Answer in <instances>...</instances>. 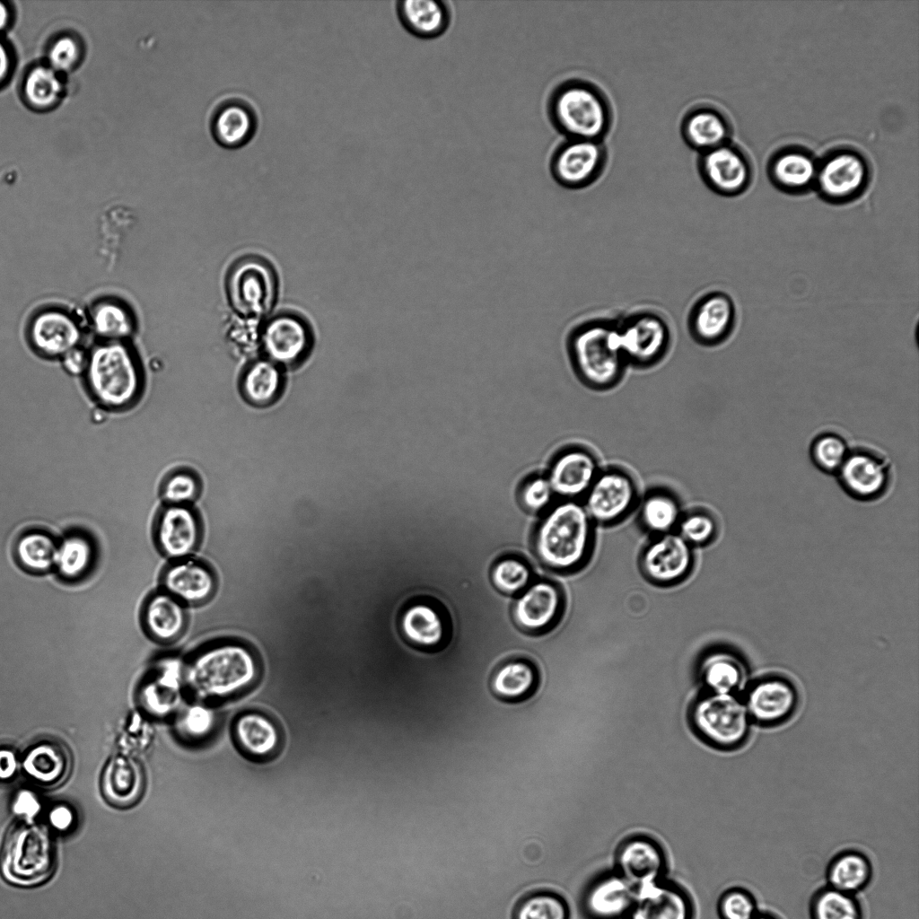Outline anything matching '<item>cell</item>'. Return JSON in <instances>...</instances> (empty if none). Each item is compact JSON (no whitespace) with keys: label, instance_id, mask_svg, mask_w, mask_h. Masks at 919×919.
<instances>
[{"label":"cell","instance_id":"obj_1","mask_svg":"<svg viewBox=\"0 0 919 919\" xmlns=\"http://www.w3.org/2000/svg\"><path fill=\"white\" fill-rule=\"evenodd\" d=\"M595 524L580 500L556 501L537 526L533 548L547 568L573 572L588 561L594 545Z\"/></svg>","mask_w":919,"mask_h":919},{"label":"cell","instance_id":"obj_2","mask_svg":"<svg viewBox=\"0 0 919 919\" xmlns=\"http://www.w3.org/2000/svg\"><path fill=\"white\" fill-rule=\"evenodd\" d=\"M547 113L565 138L604 141L614 124L613 104L605 90L578 76L555 85L547 98Z\"/></svg>","mask_w":919,"mask_h":919},{"label":"cell","instance_id":"obj_3","mask_svg":"<svg viewBox=\"0 0 919 919\" xmlns=\"http://www.w3.org/2000/svg\"><path fill=\"white\" fill-rule=\"evenodd\" d=\"M566 350L575 374L592 389L616 386L628 365L617 320L609 319H591L576 325L567 336Z\"/></svg>","mask_w":919,"mask_h":919},{"label":"cell","instance_id":"obj_4","mask_svg":"<svg viewBox=\"0 0 919 919\" xmlns=\"http://www.w3.org/2000/svg\"><path fill=\"white\" fill-rule=\"evenodd\" d=\"M258 674L259 664L250 649L224 643L199 652L185 665V685L201 702L223 699L250 687Z\"/></svg>","mask_w":919,"mask_h":919},{"label":"cell","instance_id":"obj_5","mask_svg":"<svg viewBox=\"0 0 919 919\" xmlns=\"http://www.w3.org/2000/svg\"><path fill=\"white\" fill-rule=\"evenodd\" d=\"M85 374L92 396L109 408L128 407L142 389L137 361L122 342H105L89 353Z\"/></svg>","mask_w":919,"mask_h":919},{"label":"cell","instance_id":"obj_6","mask_svg":"<svg viewBox=\"0 0 919 919\" xmlns=\"http://www.w3.org/2000/svg\"><path fill=\"white\" fill-rule=\"evenodd\" d=\"M689 719L697 738L724 753L743 748L753 724L742 698L732 693L705 692L692 705Z\"/></svg>","mask_w":919,"mask_h":919},{"label":"cell","instance_id":"obj_7","mask_svg":"<svg viewBox=\"0 0 919 919\" xmlns=\"http://www.w3.org/2000/svg\"><path fill=\"white\" fill-rule=\"evenodd\" d=\"M56 866L54 845L44 827L17 822L5 835L0 852V872L8 883L31 887L47 880Z\"/></svg>","mask_w":919,"mask_h":919},{"label":"cell","instance_id":"obj_8","mask_svg":"<svg viewBox=\"0 0 919 919\" xmlns=\"http://www.w3.org/2000/svg\"><path fill=\"white\" fill-rule=\"evenodd\" d=\"M872 176L869 158L851 145H838L818 158L814 189L826 202L844 205L859 198Z\"/></svg>","mask_w":919,"mask_h":919},{"label":"cell","instance_id":"obj_9","mask_svg":"<svg viewBox=\"0 0 919 919\" xmlns=\"http://www.w3.org/2000/svg\"><path fill=\"white\" fill-rule=\"evenodd\" d=\"M557 894L582 919H626L635 900V887L613 870L594 877L582 891L565 886Z\"/></svg>","mask_w":919,"mask_h":919},{"label":"cell","instance_id":"obj_10","mask_svg":"<svg viewBox=\"0 0 919 919\" xmlns=\"http://www.w3.org/2000/svg\"><path fill=\"white\" fill-rule=\"evenodd\" d=\"M621 348L627 364L648 368L667 355L671 329L667 319L652 310L635 311L617 320Z\"/></svg>","mask_w":919,"mask_h":919},{"label":"cell","instance_id":"obj_11","mask_svg":"<svg viewBox=\"0 0 919 919\" xmlns=\"http://www.w3.org/2000/svg\"><path fill=\"white\" fill-rule=\"evenodd\" d=\"M609 160L604 141L564 138L549 159V171L561 187L578 190L597 182Z\"/></svg>","mask_w":919,"mask_h":919},{"label":"cell","instance_id":"obj_12","mask_svg":"<svg viewBox=\"0 0 919 919\" xmlns=\"http://www.w3.org/2000/svg\"><path fill=\"white\" fill-rule=\"evenodd\" d=\"M637 500L638 487L632 475L610 467L600 469L582 502L595 525L608 526L628 516Z\"/></svg>","mask_w":919,"mask_h":919},{"label":"cell","instance_id":"obj_13","mask_svg":"<svg viewBox=\"0 0 919 919\" xmlns=\"http://www.w3.org/2000/svg\"><path fill=\"white\" fill-rule=\"evenodd\" d=\"M836 474L846 494L863 502L882 497L892 481V468L888 456L877 447L867 444L851 446Z\"/></svg>","mask_w":919,"mask_h":919},{"label":"cell","instance_id":"obj_14","mask_svg":"<svg viewBox=\"0 0 919 919\" xmlns=\"http://www.w3.org/2000/svg\"><path fill=\"white\" fill-rule=\"evenodd\" d=\"M696 170L711 191L727 197L746 192L754 177L750 157L731 141L698 153Z\"/></svg>","mask_w":919,"mask_h":919},{"label":"cell","instance_id":"obj_15","mask_svg":"<svg viewBox=\"0 0 919 919\" xmlns=\"http://www.w3.org/2000/svg\"><path fill=\"white\" fill-rule=\"evenodd\" d=\"M228 293L234 309L245 316H261L272 307L276 294V275L270 265L256 257L239 260L228 276Z\"/></svg>","mask_w":919,"mask_h":919},{"label":"cell","instance_id":"obj_16","mask_svg":"<svg viewBox=\"0 0 919 919\" xmlns=\"http://www.w3.org/2000/svg\"><path fill=\"white\" fill-rule=\"evenodd\" d=\"M741 698L753 723L775 727L792 717L799 705L800 694L790 678L769 674L750 682Z\"/></svg>","mask_w":919,"mask_h":919},{"label":"cell","instance_id":"obj_17","mask_svg":"<svg viewBox=\"0 0 919 919\" xmlns=\"http://www.w3.org/2000/svg\"><path fill=\"white\" fill-rule=\"evenodd\" d=\"M693 565V547L676 531L653 536L640 556L643 575L660 585L679 582L688 575Z\"/></svg>","mask_w":919,"mask_h":919},{"label":"cell","instance_id":"obj_18","mask_svg":"<svg viewBox=\"0 0 919 919\" xmlns=\"http://www.w3.org/2000/svg\"><path fill=\"white\" fill-rule=\"evenodd\" d=\"M736 318V306L731 296L723 291H711L692 305L687 316L688 332L697 344L716 346L731 337Z\"/></svg>","mask_w":919,"mask_h":919},{"label":"cell","instance_id":"obj_19","mask_svg":"<svg viewBox=\"0 0 919 919\" xmlns=\"http://www.w3.org/2000/svg\"><path fill=\"white\" fill-rule=\"evenodd\" d=\"M184 686V663L177 657L161 659L139 687V704L147 714L156 718L166 717L179 708Z\"/></svg>","mask_w":919,"mask_h":919},{"label":"cell","instance_id":"obj_20","mask_svg":"<svg viewBox=\"0 0 919 919\" xmlns=\"http://www.w3.org/2000/svg\"><path fill=\"white\" fill-rule=\"evenodd\" d=\"M600 469L591 451L583 446L571 445L555 456L546 476L556 497L582 501Z\"/></svg>","mask_w":919,"mask_h":919},{"label":"cell","instance_id":"obj_21","mask_svg":"<svg viewBox=\"0 0 919 919\" xmlns=\"http://www.w3.org/2000/svg\"><path fill=\"white\" fill-rule=\"evenodd\" d=\"M564 608L559 586L549 580H538L518 594L512 606V618L521 630L538 634L549 629Z\"/></svg>","mask_w":919,"mask_h":919},{"label":"cell","instance_id":"obj_22","mask_svg":"<svg viewBox=\"0 0 919 919\" xmlns=\"http://www.w3.org/2000/svg\"><path fill=\"white\" fill-rule=\"evenodd\" d=\"M679 133L687 147L701 153L730 142L733 127L729 115L720 106L698 101L683 113Z\"/></svg>","mask_w":919,"mask_h":919},{"label":"cell","instance_id":"obj_23","mask_svg":"<svg viewBox=\"0 0 919 919\" xmlns=\"http://www.w3.org/2000/svg\"><path fill=\"white\" fill-rule=\"evenodd\" d=\"M614 868L636 888L663 879L666 859L656 841L635 835L625 838L617 846Z\"/></svg>","mask_w":919,"mask_h":919},{"label":"cell","instance_id":"obj_24","mask_svg":"<svg viewBox=\"0 0 919 919\" xmlns=\"http://www.w3.org/2000/svg\"><path fill=\"white\" fill-rule=\"evenodd\" d=\"M818 158L801 145L782 146L774 152L767 162V175L781 192L801 195L814 188Z\"/></svg>","mask_w":919,"mask_h":919},{"label":"cell","instance_id":"obj_25","mask_svg":"<svg viewBox=\"0 0 919 919\" xmlns=\"http://www.w3.org/2000/svg\"><path fill=\"white\" fill-rule=\"evenodd\" d=\"M626 919H695L688 896L678 886L660 880L635 888Z\"/></svg>","mask_w":919,"mask_h":919},{"label":"cell","instance_id":"obj_26","mask_svg":"<svg viewBox=\"0 0 919 919\" xmlns=\"http://www.w3.org/2000/svg\"><path fill=\"white\" fill-rule=\"evenodd\" d=\"M200 533L198 519L188 505L168 504L158 517L156 541L170 558H187L197 547Z\"/></svg>","mask_w":919,"mask_h":919},{"label":"cell","instance_id":"obj_27","mask_svg":"<svg viewBox=\"0 0 919 919\" xmlns=\"http://www.w3.org/2000/svg\"><path fill=\"white\" fill-rule=\"evenodd\" d=\"M29 338L36 351L48 357H62L78 346L81 329L74 317L66 311L50 309L33 317Z\"/></svg>","mask_w":919,"mask_h":919},{"label":"cell","instance_id":"obj_28","mask_svg":"<svg viewBox=\"0 0 919 919\" xmlns=\"http://www.w3.org/2000/svg\"><path fill=\"white\" fill-rule=\"evenodd\" d=\"M257 125L255 109L238 96L219 101L210 116L212 136L226 148H237L247 144L254 136Z\"/></svg>","mask_w":919,"mask_h":919},{"label":"cell","instance_id":"obj_29","mask_svg":"<svg viewBox=\"0 0 919 919\" xmlns=\"http://www.w3.org/2000/svg\"><path fill=\"white\" fill-rule=\"evenodd\" d=\"M311 332L298 317L284 314L273 318L263 331V346L269 358L291 365L302 359L311 346Z\"/></svg>","mask_w":919,"mask_h":919},{"label":"cell","instance_id":"obj_30","mask_svg":"<svg viewBox=\"0 0 919 919\" xmlns=\"http://www.w3.org/2000/svg\"><path fill=\"white\" fill-rule=\"evenodd\" d=\"M163 590L187 604L207 600L215 590V578L203 563L184 558L169 565L162 574Z\"/></svg>","mask_w":919,"mask_h":919},{"label":"cell","instance_id":"obj_31","mask_svg":"<svg viewBox=\"0 0 919 919\" xmlns=\"http://www.w3.org/2000/svg\"><path fill=\"white\" fill-rule=\"evenodd\" d=\"M22 763L26 775L34 783L54 788L62 784L69 776L72 757L63 743L45 740L29 748Z\"/></svg>","mask_w":919,"mask_h":919},{"label":"cell","instance_id":"obj_32","mask_svg":"<svg viewBox=\"0 0 919 919\" xmlns=\"http://www.w3.org/2000/svg\"><path fill=\"white\" fill-rule=\"evenodd\" d=\"M145 777L141 765L128 757L109 760L102 773L101 787L108 802L118 808H128L144 793Z\"/></svg>","mask_w":919,"mask_h":919},{"label":"cell","instance_id":"obj_33","mask_svg":"<svg viewBox=\"0 0 919 919\" xmlns=\"http://www.w3.org/2000/svg\"><path fill=\"white\" fill-rule=\"evenodd\" d=\"M399 628L408 643L423 649L441 646L447 634L442 612L425 601H416L403 610Z\"/></svg>","mask_w":919,"mask_h":919},{"label":"cell","instance_id":"obj_34","mask_svg":"<svg viewBox=\"0 0 919 919\" xmlns=\"http://www.w3.org/2000/svg\"><path fill=\"white\" fill-rule=\"evenodd\" d=\"M698 678L705 692L736 694L746 681L744 661L730 650H713L698 665Z\"/></svg>","mask_w":919,"mask_h":919},{"label":"cell","instance_id":"obj_35","mask_svg":"<svg viewBox=\"0 0 919 919\" xmlns=\"http://www.w3.org/2000/svg\"><path fill=\"white\" fill-rule=\"evenodd\" d=\"M147 633L156 641L170 643L184 632L187 615L183 603L164 590L151 595L143 609Z\"/></svg>","mask_w":919,"mask_h":919},{"label":"cell","instance_id":"obj_36","mask_svg":"<svg viewBox=\"0 0 919 919\" xmlns=\"http://www.w3.org/2000/svg\"><path fill=\"white\" fill-rule=\"evenodd\" d=\"M873 864L863 851L846 848L837 852L827 862L826 884L838 890L857 895L873 878Z\"/></svg>","mask_w":919,"mask_h":919},{"label":"cell","instance_id":"obj_37","mask_svg":"<svg viewBox=\"0 0 919 919\" xmlns=\"http://www.w3.org/2000/svg\"><path fill=\"white\" fill-rule=\"evenodd\" d=\"M234 737L250 757L268 758L276 754L281 736L276 723L267 715L249 712L240 715L234 723Z\"/></svg>","mask_w":919,"mask_h":919},{"label":"cell","instance_id":"obj_38","mask_svg":"<svg viewBox=\"0 0 919 919\" xmlns=\"http://www.w3.org/2000/svg\"><path fill=\"white\" fill-rule=\"evenodd\" d=\"M397 13L402 25L422 39L442 35L451 21L448 6L437 0H404L398 2Z\"/></svg>","mask_w":919,"mask_h":919},{"label":"cell","instance_id":"obj_39","mask_svg":"<svg viewBox=\"0 0 919 919\" xmlns=\"http://www.w3.org/2000/svg\"><path fill=\"white\" fill-rule=\"evenodd\" d=\"M683 514L679 500L665 489H653L639 504L641 526L653 536L676 530Z\"/></svg>","mask_w":919,"mask_h":919},{"label":"cell","instance_id":"obj_40","mask_svg":"<svg viewBox=\"0 0 919 919\" xmlns=\"http://www.w3.org/2000/svg\"><path fill=\"white\" fill-rule=\"evenodd\" d=\"M65 85L60 73L47 63L32 66L22 83V95L25 103L35 110H48L61 101Z\"/></svg>","mask_w":919,"mask_h":919},{"label":"cell","instance_id":"obj_41","mask_svg":"<svg viewBox=\"0 0 919 919\" xmlns=\"http://www.w3.org/2000/svg\"><path fill=\"white\" fill-rule=\"evenodd\" d=\"M538 671L535 666L525 660H511L503 663L494 672L491 689L501 699L517 701L529 696L538 684Z\"/></svg>","mask_w":919,"mask_h":919},{"label":"cell","instance_id":"obj_42","mask_svg":"<svg viewBox=\"0 0 919 919\" xmlns=\"http://www.w3.org/2000/svg\"><path fill=\"white\" fill-rule=\"evenodd\" d=\"M94 547L90 538L80 532L69 533L57 541L54 569L66 580H77L91 568Z\"/></svg>","mask_w":919,"mask_h":919},{"label":"cell","instance_id":"obj_43","mask_svg":"<svg viewBox=\"0 0 919 919\" xmlns=\"http://www.w3.org/2000/svg\"><path fill=\"white\" fill-rule=\"evenodd\" d=\"M810 919H864V908L857 895L827 884L818 888L809 902Z\"/></svg>","mask_w":919,"mask_h":919},{"label":"cell","instance_id":"obj_44","mask_svg":"<svg viewBox=\"0 0 919 919\" xmlns=\"http://www.w3.org/2000/svg\"><path fill=\"white\" fill-rule=\"evenodd\" d=\"M57 541L48 533L31 530L23 533L15 543L14 554L20 565L32 573L54 569Z\"/></svg>","mask_w":919,"mask_h":919},{"label":"cell","instance_id":"obj_45","mask_svg":"<svg viewBox=\"0 0 919 919\" xmlns=\"http://www.w3.org/2000/svg\"><path fill=\"white\" fill-rule=\"evenodd\" d=\"M90 318L94 332L106 342H121L133 332L132 314L118 302H99L92 308Z\"/></svg>","mask_w":919,"mask_h":919},{"label":"cell","instance_id":"obj_46","mask_svg":"<svg viewBox=\"0 0 919 919\" xmlns=\"http://www.w3.org/2000/svg\"><path fill=\"white\" fill-rule=\"evenodd\" d=\"M282 388V375L277 367L268 361H258L244 372L241 389L245 398L252 404L265 406L272 403Z\"/></svg>","mask_w":919,"mask_h":919},{"label":"cell","instance_id":"obj_47","mask_svg":"<svg viewBox=\"0 0 919 919\" xmlns=\"http://www.w3.org/2000/svg\"><path fill=\"white\" fill-rule=\"evenodd\" d=\"M512 919H571L567 901L549 890L525 895L516 905Z\"/></svg>","mask_w":919,"mask_h":919},{"label":"cell","instance_id":"obj_48","mask_svg":"<svg viewBox=\"0 0 919 919\" xmlns=\"http://www.w3.org/2000/svg\"><path fill=\"white\" fill-rule=\"evenodd\" d=\"M850 449L848 439L841 432L826 430L818 433L811 442V460L820 470L836 474Z\"/></svg>","mask_w":919,"mask_h":919},{"label":"cell","instance_id":"obj_49","mask_svg":"<svg viewBox=\"0 0 919 919\" xmlns=\"http://www.w3.org/2000/svg\"><path fill=\"white\" fill-rule=\"evenodd\" d=\"M217 724V714L213 707L197 702L182 708L177 717V733L186 740L200 741L208 738Z\"/></svg>","mask_w":919,"mask_h":919},{"label":"cell","instance_id":"obj_50","mask_svg":"<svg viewBox=\"0 0 919 919\" xmlns=\"http://www.w3.org/2000/svg\"><path fill=\"white\" fill-rule=\"evenodd\" d=\"M758 911L754 893L741 885L725 886L716 898L718 919H751Z\"/></svg>","mask_w":919,"mask_h":919},{"label":"cell","instance_id":"obj_51","mask_svg":"<svg viewBox=\"0 0 919 919\" xmlns=\"http://www.w3.org/2000/svg\"><path fill=\"white\" fill-rule=\"evenodd\" d=\"M719 521L710 511L696 509L683 512L676 532L689 545L705 546L713 542L719 533Z\"/></svg>","mask_w":919,"mask_h":919},{"label":"cell","instance_id":"obj_52","mask_svg":"<svg viewBox=\"0 0 919 919\" xmlns=\"http://www.w3.org/2000/svg\"><path fill=\"white\" fill-rule=\"evenodd\" d=\"M532 572L529 565L517 557H504L497 561L491 570L493 585L505 594H519L531 582Z\"/></svg>","mask_w":919,"mask_h":919},{"label":"cell","instance_id":"obj_53","mask_svg":"<svg viewBox=\"0 0 919 919\" xmlns=\"http://www.w3.org/2000/svg\"><path fill=\"white\" fill-rule=\"evenodd\" d=\"M46 56L47 64L61 74L71 71L80 63L83 47L74 36L63 34L48 45Z\"/></svg>","mask_w":919,"mask_h":919},{"label":"cell","instance_id":"obj_54","mask_svg":"<svg viewBox=\"0 0 919 919\" xmlns=\"http://www.w3.org/2000/svg\"><path fill=\"white\" fill-rule=\"evenodd\" d=\"M197 477L188 471L171 474L164 482L162 495L167 504L187 505L199 494Z\"/></svg>","mask_w":919,"mask_h":919},{"label":"cell","instance_id":"obj_55","mask_svg":"<svg viewBox=\"0 0 919 919\" xmlns=\"http://www.w3.org/2000/svg\"><path fill=\"white\" fill-rule=\"evenodd\" d=\"M556 494L547 476L528 480L521 492V503L530 512H546L556 502Z\"/></svg>","mask_w":919,"mask_h":919},{"label":"cell","instance_id":"obj_56","mask_svg":"<svg viewBox=\"0 0 919 919\" xmlns=\"http://www.w3.org/2000/svg\"><path fill=\"white\" fill-rule=\"evenodd\" d=\"M61 358L63 366L68 373L73 375L85 373L89 362V353H86L81 347L77 346L70 350Z\"/></svg>","mask_w":919,"mask_h":919},{"label":"cell","instance_id":"obj_57","mask_svg":"<svg viewBox=\"0 0 919 919\" xmlns=\"http://www.w3.org/2000/svg\"><path fill=\"white\" fill-rule=\"evenodd\" d=\"M14 54L10 44L0 36V89L11 78L14 67Z\"/></svg>","mask_w":919,"mask_h":919},{"label":"cell","instance_id":"obj_58","mask_svg":"<svg viewBox=\"0 0 919 919\" xmlns=\"http://www.w3.org/2000/svg\"><path fill=\"white\" fill-rule=\"evenodd\" d=\"M17 769V757L8 748H0V781L10 780Z\"/></svg>","mask_w":919,"mask_h":919},{"label":"cell","instance_id":"obj_59","mask_svg":"<svg viewBox=\"0 0 919 919\" xmlns=\"http://www.w3.org/2000/svg\"><path fill=\"white\" fill-rule=\"evenodd\" d=\"M49 820L57 829L65 830L72 825L74 815L66 806H57L50 811Z\"/></svg>","mask_w":919,"mask_h":919},{"label":"cell","instance_id":"obj_60","mask_svg":"<svg viewBox=\"0 0 919 919\" xmlns=\"http://www.w3.org/2000/svg\"><path fill=\"white\" fill-rule=\"evenodd\" d=\"M39 809V804L34 796L29 792L19 793L13 803V810L16 813H27L33 815Z\"/></svg>","mask_w":919,"mask_h":919},{"label":"cell","instance_id":"obj_61","mask_svg":"<svg viewBox=\"0 0 919 919\" xmlns=\"http://www.w3.org/2000/svg\"><path fill=\"white\" fill-rule=\"evenodd\" d=\"M12 21V8L7 2L0 1V36L11 26Z\"/></svg>","mask_w":919,"mask_h":919},{"label":"cell","instance_id":"obj_62","mask_svg":"<svg viewBox=\"0 0 919 919\" xmlns=\"http://www.w3.org/2000/svg\"><path fill=\"white\" fill-rule=\"evenodd\" d=\"M751 919H781V918L776 914H775L773 912L766 911V910H759Z\"/></svg>","mask_w":919,"mask_h":919}]
</instances>
